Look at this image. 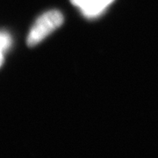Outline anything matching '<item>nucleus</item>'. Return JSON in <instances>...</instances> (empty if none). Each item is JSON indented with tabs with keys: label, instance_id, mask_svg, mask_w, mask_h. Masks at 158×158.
Segmentation results:
<instances>
[{
	"label": "nucleus",
	"instance_id": "f03ea898",
	"mask_svg": "<svg viewBox=\"0 0 158 158\" xmlns=\"http://www.w3.org/2000/svg\"><path fill=\"white\" fill-rule=\"evenodd\" d=\"M114 0H70L82 14L88 19H94L101 15Z\"/></svg>",
	"mask_w": 158,
	"mask_h": 158
},
{
	"label": "nucleus",
	"instance_id": "20e7f679",
	"mask_svg": "<svg viewBox=\"0 0 158 158\" xmlns=\"http://www.w3.org/2000/svg\"><path fill=\"white\" fill-rule=\"evenodd\" d=\"M3 62H4V54L0 53V66L3 64Z\"/></svg>",
	"mask_w": 158,
	"mask_h": 158
},
{
	"label": "nucleus",
	"instance_id": "7ed1b4c3",
	"mask_svg": "<svg viewBox=\"0 0 158 158\" xmlns=\"http://www.w3.org/2000/svg\"><path fill=\"white\" fill-rule=\"evenodd\" d=\"M11 45V38L10 34L6 32H0V53H5Z\"/></svg>",
	"mask_w": 158,
	"mask_h": 158
},
{
	"label": "nucleus",
	"instance_id": "f257e3e1",
	"mask_svg": "<svg viewBox=\"0 0 158 158\" xmlns=\"http://www.w3.org/2000/svg\"><path fill=\"white\" fill-rule=\"evenodd\" d=\"M63 23L61 11L51 10L43 13L34 23L27 36V45L34 47L41 42L47 36L58 28Z\"/></svg>",
	"mask_w": 158,
	"mask_h": 158
}]
</instances>
